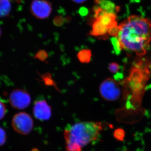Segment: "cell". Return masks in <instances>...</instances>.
Here are the masks:
<instances>
[{"label": "cell", "mask_w": 151, "mask_h": 151, "mask_svg": "<svg viewBox=\"0 0 151 151\" xmlns=\"http://www.w3.org/2000/svg\"><path fill=\"white\" fill-rule=\"evenodd\" d=\"M116 37L122 50L137 55L145 54L151 42V21L148 19L132 15L119 25Z\"/></svg>", "instance_id": "cell-1"}, {"label": "cell", "mask_w": 151, "mask_h": 151, "mask_svg": "<svg viewBox=\"0 0 151 151\" xmlns=\"http://www.w3.org/2000/svg\"><path fill=\"white\" fill-rule=\"evenodd\" d=\"M100 122H84L68 125L64 131L65 144L76 145L83 148L97 141L103 130Z\"/></svg>", "instance_id": "cell-2"}, {"label": "cell", "mask_w": 151, "mask_h": 151, "mask_svg": "<svg viewBox=\"0 0 151 151\" xmlns=\"http://www.w3.org/2000/svg\"><path fill=\"white\" fill-rule=\"evenodd\" d=\"M33 126V120L31 116L25 112L17 113L12 120L14 129L21 134H29L32 131Z\"/></svg>", "instance_id": "cell-3"}, {"label": "cell", "mask_w": 151, "mask_h": 151, "mask_svg": "<svg viewBox=\"0 0 151 151\" xmlns=\"http://www.w3.org/2000/svg\"><path fill=\"white\" fill-rule=\"evenodd\" d=\"M100 95L104 100L114 101L121 96V89L118 82L111 78L105 79L101 83L99 89Z\"/></svg>", "instance_id": "cell-4"}, {"label": "cell", "mask_w": 151, "mask_h": 151, "mask_svg": "<svg viewBox=\"0 0 151 151\" xmlns=\"http://www.w3.org/2000/svg\"><path fill=\"white\" fill-rule=\"evenodd\" d=\"M31 99L29 93L24 89H14L11 92L9 102L12 107L18 110L27 108L31 103Z\"/></svg>", "instance_id": "cell-5"}, {"label": "cell", "mask_w": 151, "mask_h": 151, "mask_svg": "<svg viewBox=\"0 0 151 151\" xmlns=\"http://www.w3.org/2000/svg\"><path fill=\"white\" fill-rule=\"evenodd\" d=\"M31 12L37 19L48 17L52 11L51 4L47 0H33L31 4Z\"/></svg>", "instance_id": "cell-6"}, {"label": "cell", "mask_w": 151, "mask_h": 151, "mask_svg": "<svg viewBox=\"0 0 151 151\" xmlns=\"http://www.w3.org/2000/svg\"><path fill=\"white\" fill-rule=\"evenodd\" d=\"M33 114L36 119L40 121H47L51 117V107L44 99L37 100L34 106Z\"/></svg>", "instance_id": "cell-7"}, {"label": "cell", "mask_w": 151, "mask_h": 151, "mask_svg": "<svg viewBox=\"0 0 151 151\" xmlns=\"http://www.w3.org/2000/svg\"><path fill=\"white\" fill-rule=\"evenodd\" d=\"M108 31L109 29L108 27L95 19L92 23V30L90 32V34L102 39H105L109 35Z\"/></svg>", "instance_id": "cell-8"}, {"label": "cell", "mask_w": 151, "mask_h": 151, "mask_svg": "<svg viewBox=\"0 0 151 151\" xmlns=\"http://www.w3.org/2000/svg\"><path fill=\"white\" fill-rule=\"evenodd\" d=\"M108 69L111 73L114 74V78L117 81L123 78V73L121 72V70H122V68L118 63H111L108 66Z\"/></svg>", "instance_id": "cell-9"}, {"label": "cell", "mask_w": 151, "mask_h": 151, "mask_svg": "<svg viewBox=\"0 0 151 151\" xmlns=\"http://www.w3.org/2000/svg\"><path fill=\"white\" fill-rule=\"evenodd\" d=\"M11 8L12 6L9 0H0V17L8 16Z\"/></svg>", "instance_id": "cell-10"}, {"label": "cell", "mask_w": 151, "mask_h": 151, "mask_svg": "<svg viewBox=\"0 0 151 151\" xmlns=\"http://www.w3.org/2000/svg\"><path fill=\"white\" fill-rule=\"evenodd\" d=\"M77 57L81 63H89L91 61L92 58L91 50L87 49L82 50L78 52Z\"/></svg>", "instance_id": "cell-11"}, {"label": "cell", "mask_w": 151, "mask_h": 151, "mask_svg": "<svg viewBox=\"0 0 151 151\" xmlns=\"http://www.w3.org/2000/svg\"><path fill=\"white\" fill-rule=\"evenodd\" d=\"M101 8L108 12L114 13L115 5L109 0H101L99 4Z\"/></svg>", "instance_id": "cell-12"}, {"label": "cell", "mask_w": 151, "mask_h": 151, "mask_svg": "<svg viewBox=\"0 0 151 151\" xmlns=\"http://www.w3.org/2000/svg\"><path fill=\"white\" fill-rule=\"evenodd\" d=\"M111 40L115 52L116 54H119L121 52L122 50L121 49L118 39L116 37H113L111 38Z\"/></svg>", "instance_id": "cell-13"}, {"label": "cell", "mask_w": 151, "mask_h": 151, "mask_svg": "<svg viewBox=\"0 0 151 151\" xmlns=\"http://www.w3.org/2000/svg\"><path fill=\"white\" fill-rule=\"evenodd\" d=\"M53 24L55 25L58 27L62 26L65 22H66L65 18L60 15H58L55 17L53 20Z\"/></svg>", "instance_id": "cell-14"}, {"label": "cell", "mask_w": 151, "mask_h": 151, "mask_svg": "<svg viewBox=\"0 0 151 151\" xmlns=\"http://www.w3.org/2000/svg\"><path fill=\"white\" fill-rule=\"evenodd\" d=\"M48 57L47 52L44 50H40L37 52L35 55V58H37L41 61H45Z\"/></svg>", "instance_id": "cell-15"}, {"label": "cell", "mask_w": 151, "mask_h": 151, "mask_svg": "<svg viewBox=\"0 0 151 151\" xmlns=\"http://www.w3.org/2000/svg\"><path fill=\"white\" fill-rule=\"evenodd\" d=\"M114 137L118 140L124 141V137H125V133L124 130L120 129H117L114 132Z\"/></svg>", "instance_id": "cell-16"}, {"label": "cell", "mask_w": 151, "mask_h": 151, "mask_svg": "<svg viewBox=\"0 0 151 151\" xmlns=\"http://www.w3.org/2000/svg\"><path fill=\"white\" fill-rule=\"evenodd\" d=\"M41 78H42V80L44 81L45 84L47 85H54V82L51 77H50V74H45L41 76Z\"/></svg>", "instance_id": "cell-17"}, {"label": "cell", "mask_w": 151, "mask_h": 151, "mask_svg": "<svg viewBox=\"0 0 151 151\" xmlns=\"http://www.w3.org/2000/svg\"><path fill=\"white\" fill-rule=\"evenodd\" d=\"M6 134L5 130L0 127V147L4 145L6 140Z\"/></svg>", "instance_id": "cell-18"}, {"label": "cell", "mask_w": 151, "mask_h": 151, "mask_svg": "<svg viewBox=\"0 0 151 151\" xmlns=\"http://www.w3.org/2000/svg\"><path fill=\"white\" fill-rule=\"evenodd\" d=\"M6 113V108L5 105L0 101V120L2 119Z\"/></svg>", "instance_id": "cell-19"}, {"label": "cell", "mask_w": 151, "mask_h": 151, "mask_svg": "<svg viewBox=\"0 0 151 151\" xmlns=\"http://www.w3.org/2000/svg\"><path fill=\"white\" fill-rule=\"evenodd\" d=\"M88 12H89V11H88V9L84 7H82L78 10V13L81 16H86L88 14Z\"/></svg>", "instance_id": "cell-20"}, {"label": "cell", "mask_w": 151, "mask_h": 151, "mask_svg": "<svg viewBox=\"0 0 151 151\" xmlns=\"http://www.w3.org/2000/svg\"><path fill=\"white\" fill-rule=\"evenodd\" d=\"M71 1L76 4H82L86 1V0H71Z\"/></svg>", "instance_id": "cell-21"}, {"label": "cell", "mask_w": 151, "mask_h": 151, "mask_svg": "<svg viewBox=\"0 0 151 151\" xmlns=\"http://www.w3.org/2000/svg\"><path fill=\"white\" fill-rule=\"evenodd\" d=\"M10 1L13 2L18 3V4H20V3H21L22 0H9Z\"/></svg>", "instance_id": "cell-22"}, {"label": "cell", "mask_w": 151, "mask_h": 151, "mask_svg": "<svg viewBox=\"0 0 151 151\" xmlns=\"http://www.w3.org/2000/svg\"><path fill=\"white\" fill-rule=\"evenodd\" d=\"M101 1V0H94V2L97 4H99Z\"/></svg>", "instance_id": "cell-23"}, {"label": "cell", "mask_w": 151, "mask_h": 151, "mask_svg": "<svg viewBox=\"0 0 151 151\" xmlns=\"http://www.w3.org/2000/svg\"><path fill=\"white\" fill-rule=\"evenodd\" d=\"M31 151H39V150L37 149L33 148L32 150Z\"/></svg>", "instance_id": "cell-24"}, {"label": "cell", "mask_w": 151, "mask_h": 151, "mask_svg": "<svg viewBox=\"0 0 151 151\" xmlns=\"http://www.w3.org/2000/svg\"><path fill=\"white\" fill-rule=\"evenodd\" d=\"M1 28H0V37H1Z\"/></svg>", "instance_id": "cell-25"}, {"label": "cell", "mask_w": 151, "mask_h": 151, "mask_svg": "<svg viewBox=\"0 0 151 151\" xmlns=\"http://www.w3.org/2000/svg\"></svg>", "instance_id": "cell-26"}]
</instances>
